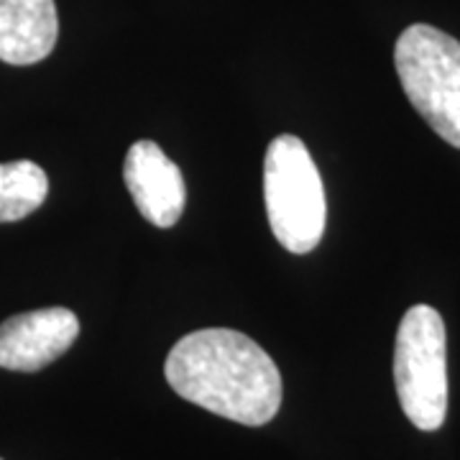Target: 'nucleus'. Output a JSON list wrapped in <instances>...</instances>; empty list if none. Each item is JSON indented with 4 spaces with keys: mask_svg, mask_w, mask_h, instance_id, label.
I'll return each instance as SVG.
<instances>
[{
    "mask_svg": "<svg viewBox=\"0 0 460 460\" xmlns=\"http://www.w3.org/2000/svg\"><path fill=\"white\" fill-rule=\"evenodd\" d=\"M169 386L230 422L261 428L281 407V374L256 341L228 328L184 335L164 363Z\"/></svg>",
    "mask_w": 460,
    "mask_h": 460,
    "instance_id": "obj_1",
    "label": "nucleus"
},
{
    "mask_svg": "<svg viewBox=\"0 0 460 460\" xmlns=\"http://www.w3.org/2000/svg\"><path fill=\"white\" fill-rule=\"evenodd\" d=\"M263 202L271 233L289 253H310L323 241L328 202L320 172L296 136H277L263 156Z\"/></svg>",
    "mask_w": 460,
    "mask_h": 460,
    "instance_id": "obj_2",
    "label": "nucleus"
},
{
    "mask_svg": "<svg viewBox=\"0 0 460 460\" xmlns=\"http://www.w3.org/2000/svg\"><path fill=\"white\" fill-rule=\"evenodd\" d=\"M394 65L414 111L450 146L460 148V41L428 23L396 39Z\"/></svg>",
    "mask_w": 460,
    "mask_h": 460,
    "instance_id": "obj_3",
    "label": "nucleus"
},
{
    "mask_svg": "<svg viewBox=\"0 0 460 460\" xmlns=\"http://www.w3.org/2000/svg\"><path fill=\"white\" fill-rule=\"evenodd\" d=\"M394 384L402 411L422 432L443 428L447 414V345L445 323L429 305L410 307L394 345Z\"/></svg>",
    "mask_w": 460,
    "mask_h": 460,
    "instance_id": "obj_4",
    "label": "nucleus"
},
{
    "mask_svg": "<svg viewBox=\"0 0 460 460\" xmlns=\"http://www.w3.org/2000/svg\"><path fill=\"white\" fill-rule=\"evenodd\" d=\"M80 335V320L66 307L8 317L0 325V368L33 374L62 358Z\"/></svg>",
    "mask_w": 460,
    "mask_h": 460,
    "instance_id": "obj_5",
    "label": "nucleus"
},
{
    "mask_svg": "<svg viewBox=\"0 0 460 460\" xmlns=\"http://www.w3.org/2000/svg\"><path fill=\"white\" fill-rule=\"evenodd\" d=\"M123 180L138 213L156 228H172L180 223L187 202V187L180 166L174 164L159 144L136 141L123 164Z\"/></svg>",
    "mask_w": 460,
    "mask_h": 460,
    "instance_id": "obj_6",
    "label": "nucleus"
},
{
    "mask_svg": "<svg viewBox=\"0 0 460 460\" xmlns=\"http://www.w3.org/2000/svg\"><path fill=\"white\" fill-rule=\"evenodd\" d=\"M59 39L54 0H0V62L29 66L47 59Z\"/></svg>",
    "mask_w": 460,
    "mask_h": 460,
    "instance_id": "obj_7",
    "label": "nucleus"
},
{
    "mask_svg": "<svg viewBox=\"0 0 460 460\" xmlns=\"http://www.w3.org/2000/svg\"><path fill=\"white\" fill-rule=\"evenodd\" d=\"M49 195V177L29 159L0 164V223H16L36 213Z\"/></svg>",
    "mask_w": 460,
    "mask_h": 460,
    "instance_id": "obj_8",
    "label": "nucleus"
}]
</instances>
